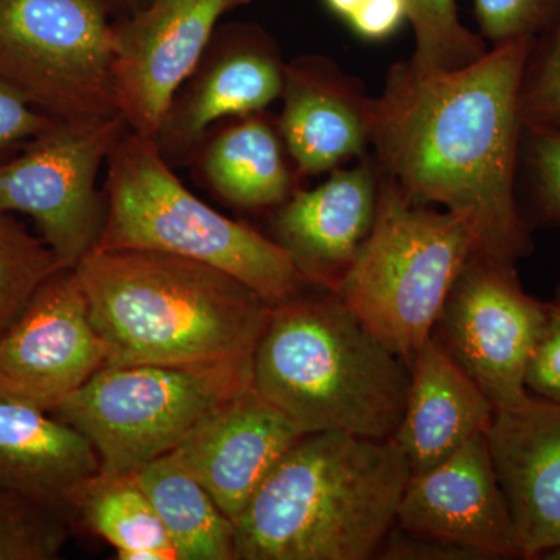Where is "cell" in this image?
Masks as SVG:
<instances>
[{"label":"cell","instance_id":"6da1fadb","mask_svg":"<svg viewBox=\"0 0 560 560\" xmlns=\"http://www.w3.org/2000/svg\"><path fill=\"white\" fill-rule=\"evenodd\" d=\"M533 39H517L466 68L393 66L371 98V143L381 171L425 205L469 224L478 256L515 265L533 253L517 200L523 124L518 95Z\"/></svg>","mask_w":560,"mask_h":560},{"label":"cell","instance_id":"7a4b0ae2","mask_svg":"<svg viewBox=\"0 0 560 560\" xmlns=\"http://www.w3.org/2000/svg\"><path fill=\"white\" fill-rule=\"evenodd\" d=\"M106 366L253 357L272 305L242 280L175 254L94 249L77 265Z\"/></svg>","mask_w":560,"mask_h":560},{"label":"cell","instance_id":"3957f363","mask_svg":"<svg viewBox=\"0 0 560 560\" xmlns=\"http://www.w3.org/2000/svg\"><path fill=\"white\" fill-rule=\"evenodd\" d=\"M411 471L393 440L302 436L234 522L237 560H366L386 541Z\"/></svg>","mask_w":560,"mask_h":560},{"label":"cell","instance_id":"277c9868","mask_svg":"<svg viewBox=\"0 0 560 560\" xmlns=\"http://www.w3.org/2000/svg\"><path fill=\"white\" fill-rule=\"evenodd\" d=\"M410 366L334 291L272 305L253 353V388L302 431L393 440Z\"/></svg>","mask_w":560,"mask_h":560},{"label":"cell","instance_id":"5b68a950","mask_svg":"<svg viewBox=\"0 0 560 560\" xmlns=\"http://www.w3.org/2000/svg\"><path fill=\"white\" fill-rule=\"evenodd\" d=\"M106 165V220L95 249L161 250L201 261L242 280L271 305L308 285L272 238L195 197L153 139L128 128Z\"/></svg>","mask_w":560,"mask_h":560},{"label":"cell","instance_id":"8992f818","mask_svg":"<svg viewBox=\"0 0 560 560\" xmlns=\"http://www.w3.org/2000/svg\"><path fill=\"white\" fill-rule=\"evenodd\" d=\"M475 254L466 221L416 201L382 172L374 224L334 293L410 366Z\"/></svg>","mask_w":560,"mask_h":560},{"label":"cell","instance_id":"52a82bcc","mask_svg":"<svg viewBox=\"0 0 560 560\" xmlns=\"http://www.w3.org/2000/svg\"><path fill=\"white\" fill-rule=\"evenodd\" d=\"M253 386V357L105 366L54 411L90 440L101 470L135 471L175 451L194 427Z\"/></svg>","mask_w":560,"mask_h":560},{"label":"cell","instance_id":"ba28073f","mask_svg":"<svg viewBox=\"0 0 560 560\" xmlns=\"http://www.w3.org/2000/svg\"><path fill=\"white\" fill-rule=\"evenodd\" d=\"M102 0H0V81L55 120L117 113Z\"/></svg>","mask_w":560,"mask_h":560},{"label":"cell","instance_id":"9c48e42d","mask_svg":"<svg viewBox=\"0 0 560 560\" xmlns=\"http://www.w3.org/2000/svg\"><path fill=\"white\" fill-rule=\"evenodd\" d=\"M127 130L120 114L57 120L0 164V212L31 217L61 268L75 270L101 241L106 197L98 173Z\"/></svg>","mask_w":560,"mask_h":560},{"label":"cell","instance_id":"30bf717a","mask_svg":"<svg viewBox=\"0 0 560 560\" xmlns=\"http://www.w3.org/2000/svg\"><path fill=\"white\" fill-rule=\"evenodd\" d=\"M545 323L547 302L523 290L515 265L475 254L453 282L431 335L499 411L528 399L526 375Z\"/></svg>","mask_w":560,"mask_h":560},{"label":"cell","instance_id":"8fae6325","mask_svg":"<svg viewBox=\"0 0 560 560\" xmlns=\"http://www.w3.org/2000/svg\"><path fill=\"white\" fill-rule=\"evenodd\" d=\"M106 366L75 270L61 268L0 337V394L54 411Z\"/></svg>","mask_w":560,"mask_h":560},{"label":"cell","instance_id":"7c38bea8","mask_svg":"<svg viewBox=\"0 0 560 560\" xmlns=\"http://www.w3.org/2000/svg\"><path fill=\"white\" fill-rule=\"evenodd\" d=\"M249 0H150L114 24L117 113L131 131L154 139L180 84L208 49L220 18Z\"/></svg>","mask_w":560,"mask_h":560},{"label":"cell","instance_id":"4fadbf2b","mask_svg":"<svg viewBox=\"0 0 560 560\" xmlns=\"http://www.w3.org/2000/svg\"><path fill=\"white\" fill-rule=\"evenodd\" d=\"M283 70L259 31L235 27L213 36L162 117L153 139L162 158L172 167L190 164L217 121L261 113L282 95Z\"/></svg>","mask_w":560,"mask_h":560},{"label":"cell","instance_id":"5bb4252c","mask_svg":"<svg viewBox=\"0 0 560 560\" xmlns=\"http://www.w3.org/2000/svg\"><path fill=\"white\" fill-rule=\"evenodd\" d=\"M396 522L408 534L451 541L486 559L522 558L486 433L438 466L411 475Z\"/></svg>","mask_w":560,"mask_h":560},{"label":"cell","instance_id":"9a60e30c","mask_svg":"<svg viewBox=\"0 0 560 560\" xmlns=\"http://www.w3.org/2000/svg\"><path fill=\"white\" fill-rule=\"evenodd\" d=\"M302 436L305 433L249 386L210 411L173 453L235 522Z\"/></svg>","mask_w":560,"mask_h":560},{"label":"cell","instance_id":"2e32d148","mask_svg":"<svg viewBox=\"0 0 560 560\" xmlns=\"http://www.w3.org/2000/svg\"><path fill=\"white\" fill-rule=\"evenodd\" d=\"M486 438L522 558L541 559L560 548V404L529 394L495 411Z\"/></svg>","mask_w":560,"mask_h":560},{"label":"cell","instance_id":"e0dca14e","mask_svg":"<svg viewBox=\"0 0 560 560\" xmlns=\"http://www.w3.org/2000/svg\"><path fill=\"white\" fill-rule=\"evenodd\" d=\"M382 171L364 161L331 172L312 190L279 206L272 234L308 285L335 291L366 241L377 212Z\"/></svg>","mask_w":560,"mask_h":560},{"label":"cell","instance_id":"ac0fdd59","mask_svg":"<svg viewBox=\"0 0 560 560\" xmlns=\"http://www.w3.org/2000/svg\"><path fill=\"white\" fill-rule=\"evenodd\" d=\"M279 131L294 171L334 172L371 143V98L323 58H300L283 70Z\"/></svg>","mask_w":560,"mask_h":560},{"label":"cell","instance_id":"d6986e66","mask_svg":"<svg viewBox=\"0 0 560 560\" xmlns=\"http://www.w3.org/2000/svg\"><path fill=\"white\" fill-rule=\"evenodd\" d=\"M410 374L407 405L393 441L411 475H419L488 433L495 410L433 335L412 359Z\"/></svg>","mask_w":560,"mask_h":560},{"label":"cell","instance_id":"ffe728a7","mask_svg":"<svg viewBox=\"0 0 560 560\" xmlns=\"http://www.w3.org/2000/svg\"><path fill=\"white\" fill-rule=\"evenodd\" d=\"M98 470L97 452L79 430L0 394V489L70 515L77 488Z\"/></svg>","mask_w":560,"mask_h":560},{"label":"cell","instance_id":"44dd1931","mask_svg":"<svg viewBox=\"0 0 560 560\" xmlns=\"http://www.w3.org/2000/svg\"><path fill=\"white\" fill-rule=\"evenodd\" d=\"M285 143L261 113L237 117L223 130L208 136L191 162L213 194L243 210L275 208L294 189L293 168Z\"/></svg>","mask_w":560,"mask_h":560},{"label":"cell","instance_id":"7402d4cb","mask_svg":"<svg viewBox=\"0 0 560 560\" xmlns=\"http://www.w3.org/2000/svg\"><path fill=\"white\" fill-rule=\"evenodd\" d=\"M135 475L167 530L176 560H237L234 522L175 453Z\"/></svg>","mask_w":560,"mask_h":560},{"label":"cell","instance_id":"603a6c76","mask_svg":"<svg viewBox=\"0 0 560 560\" xmlns=\"http://www.w3.org/2000/svg\"><path fill=\"white\" fill-rule=\"evenodd\" d=\"M73 526L108 541L119 560H176L160 515L135 471H105L86 478L70 500Z\"/></svg>","mask_w":560,"mask_h":560},{"label":"cell","instance_id":"cb8c5ba5","mask_svg":"<svg viewBox=\"0 0 560 560\" xmlns=\"http://www.w3.org/2000/svg\"><path fill=\"white\" fill-rule=\"evenodd\" d=\"M61 270L43 238L0 212V337L20 318L44 282Z\"/></svg>","mask_w":560,"mask_h":560},{"label":"cell","instance_id":"d4e9b609","mask_svg":"<svg viewBox=\"0 0 560 560\" xmlns=\"http://www.w3.org/2000/svg\"><path fill=\"white\" fill-rule=\"evenodd\" d=\"M416 38L411 61L425 72L466 68L488 51L480 36L464 27L456 0H405Z\"/></svg>","mask_w":560,"mask_h":560},{"label":"cell","instance_id":"484cf974","mask_svg":"<svg viewBox=\"0 0 560 560\" xmlns=\"http://www.w3.org/2000/svg\"><path fill=\"white\" fill-rule=\"evenodd\" d=\"M68 512L0 489V560H54L68 544Z\"/></svg>","mask_w":560,"mask_h":560},{"label":"cell","instance_id":"4316f807","mask_svg":"<svg viewBox=\"0 0 560 560\" xmlns=\"http://www.w3.org/2000/svg\"><path fill=\"white\" fill-rule=\"evenodd\" d=\"M518 110L523 127L560 130V13L530 40Z\"/></svg>","mask_w":560,"mask_h":560},{"label":"cell","instance_id":"83f0119b","mask_svg":"<svg viewBox=\"0 0 560 560\" xmlns=\"http://www.w3.org/2000/svg\"><path fill=\"white\" fill-rule=\"evenodd\" d=\"M518 173L528 194V228L529 221L560 226V130L523 127Z\"/></svg>","mask_w":560,"mask_h":560},{"label":"cell","instance_id":"f1b7e54d","mask_svg":"<svg viewBox=\"0 0 560 560\" xmlns=\"http://www.w3.org/2000/svg\"><path fill=\"white\" fill-rule=\"evenodd\" d=\"M560 13V0H475L482 38L492 46L533 39Z\"/></svg>","mask_w":560,"mask_h":560},{"label":"cell","instance_id":"f546056e","mask_svg":"<svg viewBox=\"0 0 560 560\" xmlns=\"http://www.w3.org/2000/svg\"><path fill=\"white\" fill-rule=\"evenodd\" d=\"M55 121L0 81V164L49 130Z\"/></svg>","mask_w":560,"mask_h":560},{"label":"cell","instance_id":"4dcf8cb0","mask_svg":"<svg viewBox=\"0 0 560 560\" xmlns=\"http://www.w3.org/2000/svg\"><path fill=\"white\" fill-rule=\"evenodd\" d=\"M526 389L540 399L560 404V283L547 302V323L530 361Z\"/></svg>","mask_w":560,"mask_h":560},{"label":"cell","instance_id":"1f68e13d","mask_svg":"<svg viewBox=\"0 0 560 560\" xmlns=\"http://www.w3.org/2000/svg\"><path fill=\"white\" fill-rule=\"evenodd\" d=\"M407 20L405 0H349L342 16L360 38L368 40L389 38Z\"/></svg>","mask_w":560,"mask_h":560},{"label":"cell","instance_id":"d6a6232c","mask_svg":"<svg viewBox=\"0 0 560 560\" xmlns=\"http://www.w3.org/2000/svg\"><path fill=\"white\" fill-rule=\"evenodd\" d=\"M386 559H486L481 552L431 537L415 536L390 541Z\"/></svg>","mask_w":560,"mask_h":560},{"label":"cell","instance_id":"836d02e7","mask_svg":"<svg viewBox=\"0 0 560 560\" xmlns=\"http://www.w3.org/2000/svg\"><path fill=\"white\" fill-rule=\"evenodd\" d=\"M102 2L108 10L109 16L110 14H117L121 20H125V18H130L142 10L150 0H102Z\"/></svg>","mask_w":560,"mask_h":560},{"label":"cell","instance_id":"e575fe53","mask_svg":"<svg viewBox=\"0 0 560 560\" xmlns=\"http://www.w3.org/2000/svg\"><path fill=\"white\" fill-rule=\"evenodd\" d=\"M541 559L560 560V548H556V550L547 552V555H545Z\"/></svg>","mask_w":560,"mask_h":560}]
</instances>
